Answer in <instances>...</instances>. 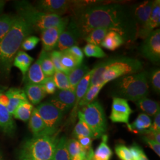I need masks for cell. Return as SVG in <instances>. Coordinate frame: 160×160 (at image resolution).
<instances>
[{
    "mask_svg": "<svg viewBox=\"0 0 160 160\" xmlns=\"http://www.w3.org/2000/svg\"><path fill=\"white\" fill-rule=\"evenodd\" d=\"M84 160H93L92 159H91V158H86Z\"/></svg>",
    "mask_w": 160,
    "mask_h": 160,
    "instance_id": "obj_53",
    "label": "cell"
},
{
    "mask_svg": "<svg viewBox=\"0 0 160 160\" xmlns=\"http://www.w3.org/2000/svg\"><path fill=\"white\" fill-rule=\"evenodd\" d=\"M102 142L94 152L93 160H110L112 156V151L108 145V136L104 135L102 137Z\"/></svg>",
    "mask_w": 160,
    "mask_h": 160,
    "instance_id": "obj_29",
    "label": "cell"
},
{
    "mask_svg": "<svg viewBox=\"0 0 160 160\" xmlns=\"http://www.w3.org/2000/svg\"><path fill=\"white\" fill-rule=\"evenodd\" d=\"M83 1L69 0H40L35 7L40 12L61 16L82 6Z\"/></svg>",
    "mask_w": 160,
    "mask_h": 160,
    "instance_id": "obj_8",
    "label": "cell"
},
{
    "mask_svg": "<svg viewBox=\"0 0 160 160\" xmlns=\"http://www.w3.org/2000/svg\"><path fill=\"white\" fill-rule=\"evenodd\" d=\"M138 109L143 112V113L150 116H155L158 112H160V104L157 102L145 97L137 102H135Z\"/></svg>",
    "mask_w": 160,
    "mask_h": 160,
    "instance_id": "obj_25",
    "label": "cell"
},
{
    "mask_svg": "<svg viewBox=\"0 0 160 160\" xmlns=\"http://www.w3.org/2000/svg\"><path fill=\"white\" fill-rule=\"evenodd\" d=\"M16 8L18 15L24 18L34 30L40 32L61 24L65 17L40 12L26 1H17Z\"/></svg>",
    "mask_w": 160,
    "mask_h": 160,
    "instance_id": "obj_6",
    "label": "cell"
},
{
    "mask_svg": "<svg viewBox=\"0 0 160 160\" xmlns=\"http://www.w3.org/2000/svg\"><path fill=\"white\" fill-rule=\"evenodd\" d=\"M154 1H144L131 6L132 15L137 26L138 30L146 25L150 16Z\"/></svg>",
    "mask_w": 160,
    "mask_h": 160,
    "instance_id": "obj_14",
    "label": "cell"
},
{
    "mask_svg": "<svg viewBox=\"0 0 160 160\" xmlns=\"http://www.w3.org/2000/svg\"><path fill=\"white\" fill-rule=\"evenodd\" d=\"M71 13L69 20L77 29L80 39H84L92 30L100 28L118 33L128 43L137 39V26L132 17L131 6L92 1Z\"/></svg>",
    "mask_w": 160,
    "mask_h": 160,
    "instance_id": "obj_1",
    "label": "cell"
},
{
    "mask_svg": "<svg viewBox=\"0 0 160 160\" xmlns=\"http://www.w3.org/2000/svg\"><path fill=\"white\" fill-rule=\"evenodd\" d=\"M98 160V159H95V160Z\"/></svg>",
    "mask_w": 160,
    "mask_h": 160,
    "instance_id": "obj_54",
    "label": "cell"
},
{
    "mask_svg": "<svg viewBox=\"0 0 160 160\" xmlns=\"http://www.w3.org/2000/svg\"><path fill=\"white\" fill-rule=\"evenodd\" d=\"M132 155L133 157V160H138L140 158L141 155L143 153L142 149L140 148L138 145H132L129 148Z\"/></svg>",
    "mask_w": 160,
    "mask_h": 160,
    "instance_id": "obj_49",
    "label": "cell"
},
{
    "mask_svg": "<svg viewBox=\"0 0 160 160\" xmlns=\"http://www.w3.org/2000/svg\"><path fill=\"white\" fill-rule=\"evenodd\" d=\"M39 58L40 59L41 68L44 74L46 77H52L55 72V69L50 58L49 52L42 50Z\"/></svg>",
    "mask_w": 160,
    "mask_h": 160,
    "instance_id": "obj_33",
    "label": "cell"
},
{
    "mask_svg": "<svg viewBox=\"0 0 160 160\" xmlns=\"http://www.w3.org/2000/svg\"><path fill=\"white\" fill-rule=\"evenodd\" d=\"M141 160V159H140V158H139V159H138V160Z\"/></svg>",
    "mask_w": 160,
    "mask_h": 160,
    "instance_id": "obj_55",
    "label": "cell"
},
{
    "mask_svg": "<svg viewBox=\"0 0 160 160\" xmlns=\"http://www.w3.org/2000/svg\"><path fill=\"white\" fill-rule=\"evenodd\" d=\"M115 152L121 160H133L129 148L124 145H118L115 147Z\"/></svg>",
    "mask_w": 160,
    "mask_h": 160,
    "instance_id": "obj_41",
    "label": "cell"
},
{
    "mask_svg": "<svg viewBox=\"0 0 160 160\" xmlns=\"http://www.w3.org/2000/svg\"><path fill=\"white\" fill-rule=\"evenodd\" d=\"M104 86V85L102 84L90 86L85 95L81 100L78 107L83 108L96 100V98Z\"/></svg>",
    "mask_w": 160,
    "mask_h": 160,
    "instance_id": "obj_32",
    "label": "cell"
},
{
    "mask_svg": "<svg viewBox=\"0 0 160 160\" xmlns=\"http://www.w3.org/2000/svg\"><path fill=\"white\" fill-rule=\"evenodd\" d=\"M33 109V104L30 103L29 100L25 101L18 105L14 110L12 116L17 119L28 122L30 118Z\"/></svg>",
    "mask_w": 160,
    "mask_h": 160,
    "instance_id": "obj_27",
    "label": "cell"
},
{
    "mask_svg": "<svg viewBox=\"0 0 160 160\" xmlns=\"http://www.w3.org/2000/svg\"><path fill=\"white\" fill-rule=\"evenodd\" d=\"M79 142L81 147L86 151H88L92 148V139L87 137H80L77 139Z\"/></svg>",
    "mask_w": 160,
    "mask_h": 160,
    "instance_id": "obj_47",
    "label": "cell"
},
{
    "mask_svg": "<svg viewBox=\"0 0 160 160\" xmlns=\"http://www.w3.org/2000/svg\"><path fill=\"white\" fill-rule=\"evenodd\" d=\"M34 59L29 54L22 51H19L14 58L12 66L20 69L23 75V79L27 74Z\"/></svg>",
    "mask_w": 160,
    "mask_h": 160,
    "instance_id": "obj_23",
    "label": "cell"
},
{
    "mask_svg": "<svg viewBox=\"0 0 160 160\" xmlns=\"http://www.w3.org/2000/svg\"><path fill=\"white\" fill-rule=\"evenodd\" d=\"M29 121V129L32 132L33 137L48 135L45 124L36 108L33 109Z\"/></svg>",
    "mask_w": 160,
    "mask_h": 160,
    "instance_id": "obj_22",
    "label": "cell"
},
{
    "mask_svg": "<svg viewBox=\"0 0 160 160\" xmlns=\"http://www.w3.org/2000/svg\"><path fill=\"white\" fill-rule=\"evenodd\" d=\"M80 36L74 24L70 20L65 30L59 36L57 45L55 50L62 52L72 46L77 45Z\"/></svg>",
    "mask_w": 160,
    "mask_h": 160,
    "instance_id": "obj_15",
    "label": "cell"
},
{
    "mask_svg": "<svg viewBox=\"0 0 160 160\" xmlns=\"http://www.w3.org/2000/svg\"><path fill=\"white\" fill-rule=\"evenodd\" d=\"M109 32L108 29L103 28L94 29L86 36L84 39L86 40L87 43L100 46Z\"/></svg>",
    "mask_w": 160,
    "mask_h": 160,
    "instance_id": "obj_31",
    "label": "cell"
},
{
    "mask_svg": "<svg viewBox=\"0 0 160 160\" xmlns=\"http://www.w3.org/2000/svg\"><path fill=\"white\" fill-rule=\"evenodd\" d=\"M160 1H154L152 8L148 20L146 25L142 29L138 30L137 38L144 39L155 29L160 27Z\"/></svg>",
    "mask_w": 160,
    "mask_h": 160,
    "instance_id": "obj_16",
    "label": "cell"
},
{
    "mask_svg": "<svg viewBox=\"0 0 160 160\" xmlns=\"http://www.w3.org/2000/svg\"><path fill=\"white\" fill-rule=\"evenodd\" d=\"M16 16L2 14L0 16V42L3 39L15 22Z\"/></svg>",
    "mask_w": 160,
    "mask_h": 160,
    "instance_id": "obj_34",
    "label": "cell"
},
{
    "mask_svg": "<svg viewBox=\"0 0 160 160\" xmlns=\"http://www.w3.org/2000/svg\"><path fill=\"white\" fill-rule=\"evenodd\" d=\"M149 81L152 90L157 94L160 92V70L159 68L154 69L151 71L149 76Z\"/></svg>",
    "mask_w": 160,
    "mask_h": 160,
    "instance_id": "obj_40",
    "label": "cell"
},
{
    "mask_svg": "<svg viewBox=\"0 0 160 160\" xmlns=\"http://www.w3.org/2000/svg\"><path fill=\"white\" fill-rule=\"evenodd\" d=\"M79 121L75 126L72 135L76 139L80 137H87L93 139L94 138V134L90 128L81 119L78 118Z\"/></svg>",
    "mask_w": 160,
    "mask_h": 160,
    "instance_id": "obj_36",
    "label": "cell"
},
{
    "mask_svg": "<svg viewBox=\"0 0 160 160\" xmlns=\"http://www.w3.org/2000/svg\"><path fill=\"white\" fill-rule=\"evenodd\" d=\"M152 124L151 118L145 113H141L138 116L135 121L130 124L129 130L135 132H142L149 128Z\"/></svg>",
    "mask_w": 160,
    "mask_h": 160,
    "instance_id": "obj_28",
    "label": "cell"
},
{
    "mask_svg": "<svg viewBox=\"0 0 160 160\" xmlns=\"http://www.w3.org/2000/svg\"><path fill=\"white\" fill-rule=\"evenodd\" d=\"M143 141L148 146L152 149L158 155L159 157L160 156V144L150 139L149 138L143 137Z\"/></svg>",
    "mask_w": 160,
    "mask_h": 160,
    "instance_id": "obj_48",
    "label": "cell"
},
{
    "mask_svg": "<svg viewBox=\"0 0 160 160\" xmlns=\"http://www.w3.org/2000/svg\"><path fill=\"white\" fill-rule=\"evenodd\" d=\"M144 131L151 132H160V112H158L155 115L154 119L149 128Z\"/></svg>",
    "mask_w": 160,
    "mask_h": 160,
    "instance_id": "obj_46",
    "label": "cell"
},
{
    "mask_svg": "<svg viewBox=\"0 0 160 160\" xmlns=\"http://www.w3.org/2000/svg\"><path fill=\"white\" fill-rule=\"evenodd\" d=\"M90 71V70L89 67L84 63H81L73 70H72L68 75L70 84V89L75 92V88L80 81L84 78V77Z\"/></svg>",
    "mask_w": 160,
    "mask_h": 160,
    "instance_id": "obj_24",
    "label": "cell"
},
{
    "mask_svg": "<svg viewBox=\"0 0 160 160\" xmlns=\"http://www.w3.org/2000/svg\"><path fill=\"white\" fill-rule=\"evenodd\" d=\"M75 101V92L71 89L58 90L52 95L49 102L65 114L73 108Z\"/></svg>",
    "mask_w": 160,
    "mask_h": 160,
    "instance_id": "obj_13",
    "label": "cell"
},
{
    "mask_svg": "<svg viewBox=\"0 0 160 160\" xmlns=\"http://www.w3.org/2000/svg\"><path fill=\"white\" fill-rule=\"evenodd\" d=\"M53 81L58 90H65L70 89L68 75L62 71H55L53 75Z\"/></svg>",
    "mask_w": 160,
    "mask_h": 160,
    "instance_id": "obj_37",
    "label": "cell"
},
{
    "mask_svg": "<svg viewBox=\"0 0 160 160\" xmlns=\"http://www.w3.org/2000/svg\"><path fill=\"white\" fill-rule=\"evenodd\" d=\"M113 81L110 86L109 92L113 98H122L135 103L148 95V74L145 71L125 75Z\"/></svg>",
    "mask_w": 160,
    "mask_h": 160,
    "instance_id": "obj_4",
    "label": "cell"
},
{
    "mask_svg": "<svg viewBox=\"0 0 160 160\" xmlns=\"http://www.w3.org/2000/svg\"><path fill=\"white\" fill-rule=\"evenodd\" d=\"M140 159L141 160H149L147 158V157L146 156V155L145 154V153L143 152L141 155V157H140Z\"/></svg>",
    "mask_w": 160,
    "mask_h": 160,
    "instance_id": "obj_51",
    "label": "cell"
},
{
    "mask_svg": "<svg viewBox=\"0 0 160 160\" xmlns=\"http://www.w3.org/2000/svg\"><path fill=\"white\" fill-rule=\"evenodd\" d=\"M67 147L71 158L78 154L85 155L87 157V152L89 151H86L83 148L79 142L75 138L67 140Z\"/></svg>",
    "mask_w": 160,
    "mask_h": 160,
    "instance_id": "obj_39",
    "label": "cell"
},
{
    "mask_svg": "<svg viewBox=\"0 0 160 160\" xmlns=\"http://www.w3.org/2000/svg\"><path fill=\"white\" fill-rule=\"evenodd\" d=\"M0 160H3V157H2V153L1 152V151H0Z\"/></svg>",
    "mask_w": 160,
    "mask_h": 160,
    "instance_id": "obj_52",
    "label": "cell"
},
{
    "mask_svg": "<svg viewBox=\"0 0 160 160\" xmlns=\"http://www.w3.org/2000/svg\"><path fill=\"white\" fill-rule=\"evenodd\" d=\"M36 109L45 124L48 135H55L62 123L64 114L49 102L40 103Z\"/></svg>",
    "mask_w": 160,
    "mask_h": 160,
    "instance_id": "obj_9",
    "label": "cell"
},
{
    "mask_svg": "<svg viewBox=\"0 0 160 160\" xmlns=\"http://www.w3.org/2000/svg\"><path fill=\"white\" fill-rule=\"evenodd\" d=\"M24 92L28 100L30 102V103L34 105L39 104L46 96L43 86L40 84L27 83L24 87Z\"/></svg>",
    "mask_w": 160,
    "mask_h": 160,
    "instance_id": "obj_21",
    "label": "cell"
},
{
    "mask_svg": "<svg viewBox=\"0 0 160 160\" xmlns=\"http://www.w3.org/2000/svg\"><path fill=\"white\" fill-rule=\"evenodd\" d=\"M81 119L90 128L94 138L102 137L107 131L108 123L102 105L97 100L82 108L77 113Z\"/></svg>",
    "mask_w": 160,
    "mask_h": 160,
    "instance_id": "obj_7",
    "label": "cell"
},
{
    "mask_svg": "<svg viewBox=\"0 0 160 160\" xmlns=\"http://www.w3.org/2000/svg\"><path fill=\"white\" fill-rule=\"evenodd\" d=\"M69 22V17H65L61 24L41 32V40L43 51L50 52L56 49L59 36L65 30Z\"/></svg>",
    "mask_w": 160,
    "mask_h": 160,
    "instance_id": "obj_11",
    "label": "cell"
},
{
    "mask_svg": "<svg viewBox=\"0 0 160 160\" xmlns=\"http://www.w3.org/2000/svg\"><path fill=\"white\" fill-rule=\"evenodd\" d=\"M83 53L87 57H94L103 58L106 57V53L104 52L100 46L87 43L84 46Z\"/></svg>",
    "mask_w": 160,
    "mask_h": 160,
    "instance_id": "obj_38",
    "label": "cell"
},
{
    "mask_svg": "<svg viewBox=\"0 0 160 160\" xmlns=\"http://www.w3.org/2000/svg\"><path fill=\"white\" fill-rule=\"evenodd\" d=\"M59 139L56 135L33 137L23 145L19 160H52Z\"/></svg>",
    "mask_w": 160,
    "mask_h": 160,
    "instance_id": "obj_5",
    "label": "cell"
},
{
    "mask_svg": "<svg viewBox=\"0 0 160 160\" xmlns=\"http://www.w3.org/2000/svg\"><path fill=\"white\" fill-rule=\"evenodd\" d=\"M34 32V29L24 18L16 15L15 22L8 34L0 42V74L8 76L22 43Z\"/></svg>",
    "mask_w": 160,
    "mask_h": 160,
    "instance_id": "obj_2",
    "label": "cell"
},
{
    "mask_svg": "<svg viewBox=\"0 0 160 160\" xmlns=\"http://www.w3.org/2000/svg\"><path fill=\"white\" fill-rule=\"evenodd\" d=\"M5 94L8 100L7 109L12 116L20 103L28 101L24 90L19 88H10L5 92Z\"/></svg>",
    "mask_w": 160,
    "mask_h": 160,
    "instance_id": "obj_18",
    "label": "cell"
},
{
    "mask_svg": "<svg viewBox=\"0 0 160 160\" xmlns=\"http://www.w3.org/2000/svg\"><path fill=\"white\" fill-rule=\"evenodd\" d=\"M40 66V59L39 58L38 60L32 64L29 69L27 74L23 80L27 81V83L33 84H43L46 79Z\"/></svg>",
    "mask_w": 160,
    "mask_h": 160,
    "instance_id": "obj_19",
    "label": "cell"
},
{
    "mask_svg": "<svg viewBox=\"0 0 160 160\" xmlns=\"http://www.w3.org/2000/svg\"><path fill=\"white\" fill-rule=\"evenodd\" d=\"M40 42V39L35 36H29L23 40L21 47L24 51L33 50Z\"/></svg>",
    "mask_w": 160,
    "mask_h": 160,
    "instance_id": "obj_42",
    "label": "cell"
},
{
    "mask_svg": "<svg viewBox=\"0 0 160 160\" xmlns=\"http://www.w3.org/2000/svg\"><path fill=\"white\" fill-rule=\"evenodd\" d=\"M90 86L109 82L120 77L143 71V63L136 58L120 57L106 59L94 67Z\"/></svg>",
    "mask_w": 160,
    "mask_h": 160,
    "instance_id": "obj_3",
    "label": "cell"
},
{
    "mask_svg": "<svg viewBox=\"0 0 160 160\" xmlns=\"http://www.w3.org/2000/svg\"><path fill=\"white\" fill-rule=\"evenodd\" d=\"M61 63L63 69V72L65 74H69V73L75 68L77 67L80 65L78 62L75 60L74 58L65 51L61 52Z\"/></svg>",
    "mask_w": 160,
    "mask_h": 160,
    "instance_id": "obj_35",
    "label": "cell"
},
{
    "mask_svg": "<svg viewBox=\"0 0 160 160\" xmlns=\"http://www.w3.org/2000/svg\"><path fill=\"white\" fill-rule=\"evenodd\" d=\"M94 68L90 70L87 74L84 77V78L80 81V82L77 86L75 88V101L73 108L72 109L71 113V119L72 122L74 123L76 119L77 113H78V104L81 100L84 97L86 92H87L92 79V75L94 72Z\"/></svg>",
    "mask_w": 160,
    "mask_h": 160,
    "instance_id": "obj_17",
    "label": "cell"
},
{
    "mask_svg": "<svg viewBox=\"0 0 160 160\" xmlns=\"http://www.w3.org/2000/svg\"><path fill=\"white\" fill-rule=\"evenodd\" d=\"M65 51L67 52L71 55L74 58L75 60L80 65L82 63L84 59V53L79 46L77 45L72 46L70 48L65 50Z\"/></svg>",
    "mask_w": 160,
    "mask_h": 160,
    "instance_id": "obj_44",
    "label": "cell"
},
{
    "mask_svg": "<svg viewBox=\"0 0 160 160\" xmlns=\"http://www.w3.org/2000/svg\"><path fill=\"white\" fill-rule=\"evenodd\" d=\"M46 94H53L57 91V87L53 81V76L47 77L45 82L42 84Z\"/></svg>",
    "mask_w": 160,
    "mask_h": 160,
    "instance_id": "obj_45",
    "label": "cell"
},
{
    "mask_svg": "<svg viewBox=\"0 0 160 160\" xmlns=\"http://www.w3.org/2000/svg\"><path fill=\"white\" fill-rule=\"evenodd\" d=\"M125 42L120 34L114 31H109L102 42L101 46L109 51H114L123 45Z\"/></svg>",
    "mask_w": 160,
    "mask_h": 160,
    "instance_id": "obj_26",
    "label": "cell"
},
{
    "mask_svg": "<svg viewBox=\"0 0 160 160\" xmlns=\"http://www.w3.org/2000/svg\"><path fill=\"white\" fill-rule=\"evenodd\" d=\"M6 4V2L4 1H1L0 0V14L1 12H2L3 9H4V7L5 6Z\"/></svg>",
    "mask_w": 160,
    "mask_h": 160,
    "instance_id": "obj_50",
    "label": "cell"
},
{
    "mask_svg": "<svg viewBox=\"0 0 160 160\" xmlns=\"http://www.w3.org/2000/svg\"><path fill=\"white\" fill-rule=\"evenodd\" d=\"M132 113L133 110L131 108L128 101L122 98H113L112 112L109 117L112 122L126 123L129 129L130 127L129 118Z\"/></svg>",
    "mask_w": 160,
    "mask_h": 160,
    "instance_id": "obj_12",
    "label": "cell"
},
{
    "mask_svg": "<svg viewBox=\"0 0 160 160\" xmlns=\"http://www.w3.org/2000/svg\"><path fill=\"white\" fill-rule=\"evenodd\" d=\"M52 160H71L66 137H62L59 139Z\"/></svg>",
    "mask_w": 160,
    "mask_h": 160,
    "instance_id": "obj_30",
    "label": "cell"
},
{
    "mask_svg": "<svg viewBox=\"0 0 160 160\" xmlns=\"http://www.w3.org/2000/svg\"><path fill=\"white\" fill-rule=\"evenodd\" d=\"M140 52L143 57L153 63L160 61V30L152 31L144 39L140 46Z\"/></svg>",
    "mask_w": 160,
    "mask_h": 160,
    "instance_id": "obj_10",
    "label": "cell"
},
{
    "mask_svg": "<svg viewBox=\"0 0 160 160\" xmlns=\"http://www.w3.org/2000/svg\"><path fill=\"white\" fill-rule=\"evenodd\" d=\"M61 52L58 51L56 50L52 51L49 52L50 58L51 59L52 62L53 64L55 71H62L63 69L61 63Z\"/></svg>",
    "mask_w": 160,
    "mask_h": 160,
    "instance_id": "obj_43",
    "label": "cell"
},
{
    "mask_svg": "<svg viewBox=\"0 0 160 160\" xmlns=\"http://www.w3.org/2000/svg\"><path fill=\"white\" fill-rule=\"evenodd\" d=\"M0 128L8 135L14 134L16 130V124L12 116L8 112L7 107L0 103Z\"/></svg>",
    "mask_w": 160,
    "mask_h": 160,
    "instance_id": "obj_20",
    "label": "cell"
}]
</instances>
